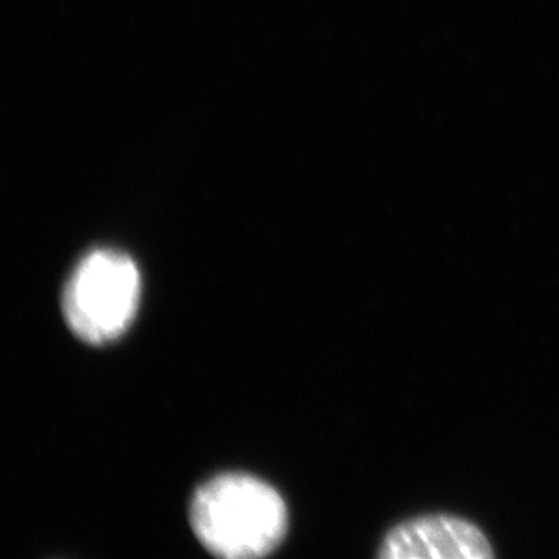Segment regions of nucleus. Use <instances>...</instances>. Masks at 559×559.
<instances>
[{
    "mask_svg": "<svg viewBox=\"0 0 559 559\" xmlns=\"http://www.w3.org/2000/svg\"><path fill=\"white\" fill-rule=\"evenodd\" d=\"M378 557L488 559L495 557V551L487 536L471 522L447 514H432L403 522L390 530Z\"/></svg>",
    "mask_w": 559,
    "mask_h": 559,
    "instance_id": "nucleus-3",
    "label": "nucleus"
},
{
    "mask_svg": "<svg viewBox=\"0 0 559 559\" xmlns=\"http://www.w3.org/2000/svg\"><path fill=\"white\" fill-rule=\"evenodd\" d=\"M140 289L139 267L127 253L94 250L80 261L66 285V322L87 344L119 340L135 318Z\"/></svg>",
    "mask_w": 559,
    "mask_h": 559,
    "instance_id": "nucleus-2",
    "label": "nucleus"
},
{
    "mask_svg": "<svg viewBox=\"0 0 559 559\" xmlns=\"http://www.w3.org/2000/svg\"><path fill=\"white\" fill-rule=\"evenodd\" d=\"M191 527L202 546L227 559L266 557L288 528L282 496L266 481L226 474L198 489L190 507Z\"/></svg>",
    "mask_w": 559,
    "mask_h": 559,
    "instance_id": "nucleus-1",
    "label": "nucleus"
}]
</instances>
